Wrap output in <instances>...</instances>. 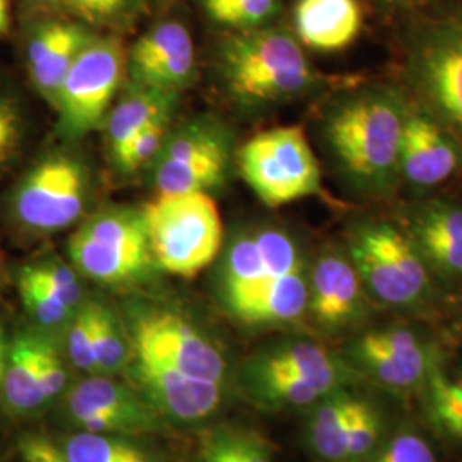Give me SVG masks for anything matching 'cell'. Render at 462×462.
Listing matches in <instances>:
<instances>
[{
    "label": "cell",
    "instance_id": "cell-23",
    "mask_svg": "<svg viewBox=\"0 0 462 462\" xmlns=\"http://www.w3.org/2000/svg\"><path fill=\"white\" fill-rule=\"evenodd\" d=\"M177 93L133 84L105 120L106 148L114 158L133 137L146 129L158 116L171 114Z\"/></svg>",
    "mask_w": 462,
    "mask_h": 462
},
{
    "label": "cell",
    "instance_id": "cell-28",
    "mask_svg": "<svg viewBox=\"0 0 462 462\" xmlns=\"http://www.w3.org/2000/svg\"><path fill=\"white\" fill-rule=\"evenodd\" d=\"M70 462H152L148 454L116 435L81 431L64 446Z\"/></svg>",
    "mask_w": 462,
    "mask_h": 462
},
{
    "label": "cell",
    "instance_id": "cell-24",
    "mask_svg": "<svg viewBox=\"0 0 462 462\" xmlns=\"http://www.w3.org/2000/svg\"><path fill=\"white\" fill-rule=\"evenodd\" d=\"M245 368L263 372H288L312 377H330V379L349 382L351 374L339 358H336L329 349L314 341H284L264 351L257 353Z\"/></svg>",
    "mask_w": 462,
    "mask_h": 462
},
{
    "label": "cell",
    "instance_id": "cell-31",
    "mask_svg": "<svg viewBox=\"0 0 462 462\" xmlns=\"http://www.w3.org/2000/svg\"><path fill=\"white\" fill-rule=\"evenodd\" d=\"M93 346L97 358V372L116 374L127 365L129 347L125 343L124 330L120 328L116 315L99 303H95Z\"/></svg>",
    "mask_w": 462,
    "mask_h": 462
},
{
    "label": "cell",
    "instance_id": "cell-38",
    "mask_svg": "<svg viewBox=\"0 0 462 462\" xmlns=\"http://www.w3.org/2000/svg\"><path fill=\"white\" fill-rule=\"evenodd\" d=\"M34 358L43 396L47 401H51L59 394H62L66 387V368L57 349L51 346L47 339L38 336H34Z\"/></svg>",
    "mask_w": 462,
    "mask_h": 462
},
{
    "label": "cell",
    "instance_id": "cell-21",
    "mask_svg": "<svg viewBox=\"0 0 462 462\" xmlns=\"http://www.w3.org/2000/svg\"><path fill=\"white\" fill-rule=\"evenodd\" d=\"M76 410H97L116 416L129 435L158 429V416L151 402L141 399L127 385L106 377H91L70 389L67 411Z\"/></svg>",
    "mask_w": 462,
    "mask_h": 462
},
{
    "label": "cell",
    "instance_id": "cell-10",
    "mask_svg": "<svg viewBox=\"0 0 462 462\" xmlns=\"http://www.w3.org/2000/svg\"><path fill=\"white\" fill-rule=\"evenodd\" d=\"M89 196V173L72 152H50L17 183L11 211L24 230L57 233L81 219Z\"/></svg>",
    "mask_w": 462,
    "mask_h": 462
},
{
    "label": "cell",
    "instance_id": "cell-7",
    "mask_svg": "<svg viewBox=\"0 0 462 462\" xmlns=\"http://www.w3.org/2000/svg\"><path fill=\"white\" fill-rule=\"evenodd\" d=\"M72 265L101 284H131L154 265L141 209L114 206L89 216L67 244Z\"/></svg>",
    "mask_w": 462,
    "mask_h": 462
},
{
    "label": "cell",
    "instance_id": "cell-8",
    "mask_svg": "<svg viewBox=\"0 0 462 462\" xmlns=\"http://www.w3.org/2000/svg\"><path fill=\"white\" fill-rule=\"evenodd\" d=\"M127 50L116 36H93L60 86L55 101L59 133L81 139L105 125L116 91L125 76Z\"/></svg>",
    "mask_w": 462,
    "mask_h": 462
},
{
    "label": "cell",
    "instance_id": "cell-26",
    "mask_svg": "<svg viewBox=\"0 0 462 462\" xmlns=\"http://www.w3.org/2000/svg\"><path fill=\"white\" fill-rule=\"evenodd\" d=\"M355 396L345 389L332 393L315 404L309 421V444L324 462H346L347 418Z\"/></svg>",
    "mask_w": 462,
    "mask_h": 462
},
{
    "label": "cell",
    "instance_id": "cell-2",
    "mask_svg": "<svg viewBox=\"0 0 462 462\" xmlns=\"http://www.w3.org/2000/svg\"><path fill=\"white\" fill-rule=\"evenodd\" d=\"M221 298L247 326L298 322L309 309V273L297 236L273 223L238 231L221 265Z\"/></svg>",
    "mask_w": 462,
    "mask_h": 462
},
{
    "label": "cell",
    "instance_id": "cell-3",
    "mask_svg": "<svg viewBox=\"0 0 462 462\" xmlns=\"http://www.w3.org/2000/svg\"><path fill=\"white\" fill-rule=\"evenodd\" d=\"M217 69L233 99L247 108L288 103L324 83L297 36L271 24L228 30L217 45Z\"/></svg>",
    "mask_w": 462,
    "mask_h": 462
},
{
    "label": "cell",
    "instance_id": "cell-1",
    "mask_svg": "<svg viewBox=\"0 0 462 462\" xmlns=\"http://www.w3.org/2000/svg\"><path fill=\"white\" fill-rule=\"evenodd\" d=\"M410 98L391 84L347 89L328 106L320 137L347 190L364 200L394 194Z\"/></svg>",
    "mask_w": 462,
    "mask_h": 462
},
{
    "label": "cell",
    "instance_id": "cell-9",
    "mask_svg": "<svg viewBox=\"0 0 462 462\" xmlns=\"http://www.w3.org/2000/svg\"><path fill=\"white\" fill-rule=\"evenodd\" d=\"M406 79L416 103L462 144V21L435 23L414 38Z\"/></svg>",
    "mask_w": 462,
    "mask_h": 462
},
{
    "label": "cell",
    "instance_id": "cell-12",
    "mask_svg": "<svg viewBox=\"0 0 462 462\" xmlns=\"http://www.w3.org/2000/svg\"><path fill=\"white\" fill-rule=\"evenodd\" d=\"M137 356L170 365L194 379L221 383L226 362L221 351L185 317L168 310L139 315L134 328Z\"/></svg>",
    "mask_w": 462,
    "mask_h": 462
},
{
    "label": "cell",
    "instance_id": "cell-16",
    "mask_svg": "<svg viewBox=\"0 0 462 462\" xmlns=\"http://www.w3.org/2000/svg\"><path fill=\"white\" fill-rule=\"evenodd\" d=\"M315 324L336 332L366 315V291L347 252L326 250L309 273V309Z\"/></svg>",
    "mask_w": 462,
    "mask_h": 462
},
{
    "label": "cell",
    "instance_id": "cell-32",
    "mask_svg": "<svg viewBox=\"0 0 462 462\" xmlns=\"http://www.w3.org/2000/svg\"><path fill=\"white\" fill-rule=\"evenodd\" d=\"M146 0H59L79 23L93 28H120L137 16Z\"/></svg>",
    "mask_w": 462,
    "mask_h": 462
},
{
    "label": "cell",
    "instance_id": "cell-41",
    "mask_svg": "<svg viewBox=\"0 0 462 462\" xmlns=\"http://www.w3.org/2000/svg\"><path fill=\"white\" fill-rule=\"evenodd\" d=\"M19 454L23 462H70L62 447L40 435L23 437L19 440Z\"/></svg>",
    "mask_w": 462,
    "mask_h": 462
},
{
    "label": "cell",
    "instance_id": "cell-5",
    "mask_svg": "<svg viewBox=\"0 0 462 462\" xmlns=\"http://www.w3.org/2000/svg\"><path fill=\"white\" fill-rule=\"evenodd\" d=\"M154 265L180 278H194L223 247V221L211 194H165L143 208Z\"/></svg>",
    "mask_w": 462,
    "mask_h": 462
},
{
    "label": "cell",
    "instance_id": "cell-20",
    "mask_svg": "<svg viewBox=\"0 0 462 462\" xmlns=\"http://www.w3.org/2000/svg\"><path fill=\"white\" fill-rule=\"evenodd\" d=\"M293 28L301 47L334 53L351 47L364 28L358 0H297Z\"/></svg>",
    "mask_w": 462,
    "mask_h": 462
},
{
    "label": "cell",
    "instance_id": "cell-33",
    "mask_svg": "<svg viewBox=\"0 0 462 462\" xmlns=\"http://www.w3.org/2000/svg\"><path fill=\"white\" fill-rule=\"evenodd\" d=\"M170 118L171 114L158 116L154 122L149 124L146 129H143L124 148L120 149L112 158L116 170L122 173H135L149 163H154L170 134L168 133Z\"/></svg>",
    "mask_w": 462,
    "mask_h": 462
},
{
    "label": "cell",
    "instance_id": "cell-35",
    "mask_svg": "<svg viewBox=\"0 0 462 462\" xmlns=\"http://www.w3.org/2000/svg\"><path fill=\"white\" fill-rule=\"evenodd\" d=\"M30 276L43 284L53 297L59 298L70 310H78L83 300V288L74 269L59 259H47L42 263L23 267Z\"/></svg>",
    "mask_w": 462,
    "mask_h": 462
},
{
    "label": "cell",
    "instance_id": "cell-19",
    "mask_svg": "<svg viewBox=\"0 0 462 462\" xmlns=\"http://www.w3.org/2000/svg\"><path fill=\"white\" fill-rule=\"evenodd\" d=\"M135 375L151 406L175 420L199 421L216 413L221 404V383L194 379L158 360L137 356Z\"/></svg>",
    "mask_w": 462,
    "mask_h": 462
},
{
    "label": "cell",
    "instance_id": "cell-6",
    "mask_svg": "<svg viewBox=\"0 0 462 462\" xmlns=\"http://www.w3.org/2000/svg\"><path fill=\"white\" fill-rule=\"evenodd\" d=\"M236 162L242 179L267 208L309 198L329 200L319 160L300 125L255 134L240 148Z\"/></svg>",
    "mask_w": 462,
    "mask_h": 462
},
{
    "label": "cell",
    "instance_id": "cell-15",
    "mask_svg": "<svg viewBox=\"0 0 462 462\" xmlns=\"http://www.w3.org/2000/svg\"><path fill=\"white\" fill-rule=\"evenodd\" d=\"M194 66L196 49L189 30L179 21H165L134 42L125 74L133 84L179 93L192 79Z\"/></svg>",
    "mask_w": 462,
    "mask_h": 462
},
{
    "label": "cell",
    "instance_id": "cell-27",
    "mask_svg": "<svg viewBox=\"0 0 462 462\" xmlns=\"http://www.w3.org/2000/svg\"><path fill=\"white\" fill-rule=\"evenodd\" d=\"M429 410L433 423L447 437L462 442V372L447 377L439 368L430 372Z\"/></svg>",
    "mask_w": 462,
    "mask_h": 462
},
{
    "label": "cell",
    "instance_id": "cell-42",
    "mask_svg": "<svg viewBox=\"0 0 462 462\" xmlns=\"http://www.w3.org/2000/svg\"><path fill=\"white\" fill-rule=\"evenodd\" d=\"M200 462H231L228 448L219 433V429L213 430L200 444Z\"/></svg>",
    "mask_w": 462,
    "mask_h": 462
},
{
    "label": "cell",
    "instance_id": "cell-14",
    "mask_svg": "<svg viewBox=\"0 0 462 462\" xmlns=\"http://www.w3.org/2000/svg\"><path fill=\"white\" fill-rule=\"evenodd\" d=\"M461 165V143L410 99L399 156L401 183L425 194L452 179Z\"/></svg>",
    "mask_w": 462,
    "mask_h": 462
},
{
    "label": "cell",
    "instance_id": "cell-13",
    "mask_svg": "<svg viewBox=\"0 0 462 462\" xmlns=\"http://www.w3.org/2000/svg\"><path fill=\"white\" fill-rule=\"evenodd\" d=\"M353 360L370 379L391 391H411L435 368V351L410 328L366 330L351 347Z\"/></svg>",
    "mask_w": 462,
    "mask_h": 462
},
{
    "label": "cell",
    "instance_id": "cell-17",
    "mask_svg": "<svg viewBox=\"0 0 462 462\" xmlns=\"http://www.w3.org/2000/svg\"><path fill=\"white\" fill-rule=\"evenodd\" d=\"M399 223L431 273L462 280V202L433 198L406 208Z\"/></svg>",
    "mask_w": 462,
    "mask_h": 462
},
{
    "label": "cell",
    "instance_id": "cell-40",
    "mask_svg": "<svg viewBox=\"0 0 462 462\" xmlns=\"http://www.w3.org/2000/svg\"><path fill=\"white\" fill-rule=\"evenodd\" d=\"M370 462H437V457L423 437L411 430H404L397 433Z\"/></svg>",
    "mask_w": 462,
    "mask_h": 462
},
{
    "label": "cell",
    "instance_id": "cell-4",
    "mask_svg": "<svg viewBox=\"0 0 462 462\" xmlns=\"http://www.w3.org/2000/svg\"><path fill=\"white\" fill-rule=\"evenodd\" d=\"M346 252L366 295L380 305L414 309L431 295V271L401 225L358 219L347 230Z\"/></svg>",
    "mask_w": 462,
    "mask_h": 462
},
{
    "label": "cell",
    "instance_id": "cell-34",
    "mask_svg": "<svg viewBox=\"0 0 462 462\" xmlns=\"http://www.w3.org/2000/svg\"><path fill=\"white\" fill-rule=\"evenodd\" d=\"M17 286L26 312L32 315L36 324L47 329L64 326L76 314L59 298L53 297L43 284H40L24 269H21L19 273Z\"/></svg>",
    "mask_w": 462,
    "mask_h": 462
},
{
    "label": "cell",
    "instance_id": "cell-29",
    "mask_svg": "<svg viewBox=\"0 0 462 462\" xmlns=\"http://www.w3.org/2000/svg\"><path fill=\"white\" fill-rule=\"evenodd\" d=\"M204 13L226 30H255L280 14L281 0H200Z\"/></svg>",
    "mask_w": 462,
    "mask_h": 462
},
{
    "label": "cell",
    "instance_id": "cell-11",
    "mask_svg": "<svg viewBox=\"0 0 462 462\" xmlns=\"http://www.w3.org/2000/svg\"><path fill=\"white\" fill-rule=\"evenodd\" d=\"M233 154L228 131L209 118L187 122L173 134L154 160L152 182L158 196L206 192L225 185Z\"/></svg>",
    "mask_w": 462,
    "mask_h": 462
},
{
    "label": "cell",
    "instance_id": "cell-37",
    "mask_svg": "<svg viewBox=\"0 0 462 462\" xmlns=\"http://www.w3.org/2000/svg\"><path fill=\"white\" fill-rule=\"evenodd\" d=\"M93 334H95V301H89L76 310L67 332L69 358L84 372H97Z\"/></svg>",
    "mask_w": 462,
    "mask_h": 462
},
{
    "label": "cell",
    "instance_id": "cell-43",
    "mask_svg": "<svg viewBox=\"0 0 462 462\" xmlns=\"http://www.w3.org/2000/svg\"><path fill=\"white\" fill-rule=\"evenodd\" d=\"M11 30V5L9 0H0V36Z\"/></svg>",
    "mask_w": 462,
    "mask_h": 462
},
{
    "label": "cell",
    "instance_id": "cell-22",
    "mask_svg": "<svg viewBox=\"0 0 462 462\" xmlns=\"http://www.w3.org/2000/svg\"><path fill=\"white\" fill-rule=\"evenodd\" d=\"M247 393L265 408L315 406L324 397L341 391L347 382L288 372H263L244 368Z\"/></svg>",
    "mask_w": 462,
    "mask_h": 462
},
{
    "label": "cell",
    "instance_id": "cell-30",
    "mask_svg": "<svg viewBox=\"0 0 462 462\" xmlns=\"http://www.w3.org/2000/svg\"><path fill=\"white\" fill-rule=\"evenodd\" d=\"M383 435V418L379 408L365 399H353L347 418L346 462L370 461Z\"/></svg>",
    "mask_w": 462,
    "mask_h": 462
},
{
    "label": "cell",
    "instance_id": "cell-45",
    "mask_svg": "<svg viewBox=\"0 0 462 462\" xmlns=\"http://www.w3.org/2000/svg\"><path fill=\"white\" fill-rule=\"evenodd\" d=\"M389 2H394V4H408V5H411V4H423V2H427V0H389Z\"/></svg>",
    "mask_w": 462,
    "mask_h": 462
},
{
    "label": "cell",
    "instance_id": "cell-39",
    "mask_svg": "<svg viewBox=\"0 0 462 462\" xmlns=\"http://www.w3.org/2000/svg\"><path fill=\"white\" fill-rule=\"evenodd\" d=\"M231 462H274L273 448L254 430L219 429Z\"/></svg>",
    "mask_w": 462,
    "mask_h": 462
},
{
    "label": "cell",
    "instance_id": "cell-18",
    "mask_svg": "<svg viewBox=\"0 0 462 462\" xmlns=\"http://www.w3.org/2000/svg\"><path fill=\"white\" fill-rule=\"evenodd\" d=\"M93 36L79 21L47 19L34 26L26 43V67L36 91L51 106L72 62Z\"/></svg>",
    "mask_w": 462,
    "mask_h": 462
},
{
    "label": "cell",
    "instance_id": "cell-25",
    "mask_svg": "<svg viewBox=\"0 0 462 462\" xmlns=\"http://www.w3.org/2000/svg\"><path fill=\"white\" fill-rule=\"evenodd\" d=\"M0 394L16 414L34 413L47 402L36 372L34 334L21 332L11 341Z\"/></svg>",
    "mask_w": 462,
    "mask_h": 462
},
{
    "label": "cell",
    "instance_id": "cell-36",
    "mask_svg": "<svg viewBox=\"0 0 462 462\" xmlns=\"http://www.w3.org/2000/svg\"><path fill=\"white\" fill-rule=\"evenodd\" d=\"M26 133V118L16 95L0 83V171L16 158Z\"/></svg>",
    "mask_w": 462,
    "mask_h": 462
},
{
    "label": "cell",
    "instance_id": "cell-44",
    "mask_svg": "<svg viewBox=\"0 0 462 462\" xmlns=\"http://www.w3.org/2000/svg\"><path fill=\"white\" fill-rule=\"evenodd\" d=\"M33 7H53L59 5V0H28Z\"/></svg>",
    "mask_w": 462,
    "mask_h": 462
}]
</instances>
